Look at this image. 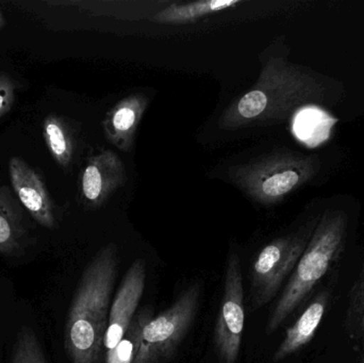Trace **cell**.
<instances>
[{"instance_id": "6da1fadb", "label": "cell", "mask_w": 364, "mask_h": 363, "mask_svg": "<svg viewBox=\"0 0 364 363\" xmlns=\"http://www.w3.org/2000/svg\"><path fill=\"white\" fill-rule=\"evenodd\" d=\"M343 97V85L333 77L293 63L287 53H275L263 61L254 87L224 111L220 125H273L304 108H333Z\"/></svg>"}, {"instance_id": "7a4b0ae2", "label": "cell", "mask_w": 364, "mask_h": 363, "mask_svg": "<svg viewBox=\"0 0 364 363\" xmlns=\"http://www.w3.org/2000/svg\"><path fill=\"white\" fill-rule=\"evenodd\" d=\"M117 270V246L110 243L96 254L83 272L68 310L64 335L72 363H105V340Z\"/></svg>"}, {"instance_id": "3957f363", "label": "cell", "mask_w": 364, "mask_h": 363, "mask_svg": "<svg viewBox=\"0 0 364 363\" xmlns=\"http://www.w3.org/2000/svg\"><path fill=\"white\" fill-rule=\"evenodd\" d=\"M329 200L328 204H323L311 239L269 315L267 335L275 332L294 313L343 251L355 206L348 204V197Z\"/></svg>"}, {"instance_id": "277c9868", "label": "cell", "mask_w": 364, "mask_h": 363, "mask_svg": "<svg viewBox=\"0 0 364 363\" xmlns=\"http://www.w3.org/2000/svg\"><path fill=\"white\" fill-rule=\"evenodd\" d=\"M322 170L321 156L282 149L235 166L230 178L255 202L271 206L314 180Z\"/></svg>"}, {"instance_id": "5b68a950", "label": "cell", "mask_w": 364, "mask_h": 363, "mask_svg": "<svg viewBox=\"0 0 364 363\" xmlns=\"http://www.w3.org/2000/svg\"><path fill=\"white\" fill-rule=\"evenodd\" d=\"M323 204L324 200L322 204L316 205L314 211L294 232L272 241L257 256L250 273L252 311L269 304L277 296L287 277L292 274L316 229Z\"/></svg>"}, {"instance_id": "8992f818", "label": "cell", "mask_w": 364, "mask_h": 363, "mask_svg": "<svg viewBox=\"0 0 364 363\" xmlns=\"http://www.w3.org/2000/svg\"><path fill=\"white\" fill-rule=\"evenodd\" d=\"M201 290L199 281L192 283L166 310L147 321L134 363H166L176 354L198 313Z\"/></svg>"}, {"instance_id": "52a82bcc", "label": "cell", "mask_w": 364, "mask_h": 363, "mask_svg": "<svg viewBox=\"0 0 364 363\" xmlns=\"http://www.w3.org/2000/svg\"><path fill=\"white\" fill-rule=\"evenodd\" d=\"M245 308L241 260L231 251L225 270L224 291L214 327L213 341L222 363H237L241 351Z\"/></svg>"}, {"instance_id": "ba28073f", "label": "cell", "mask_w": 364, "mask_h": 363, "mask_svg": "<svg viewBox=\"0 0 364 363\" xmlns=\"http://www.w3.org/2000/svg\"><path fill=\"white\" fill-rule=\"evenodd\" d=\"M146 281L144 260L136 259L124 276L111 304L105 349L112 351L127 332L134 315L138 313Z\"/></svg>"}, {"instance_id": "9c48e42d", "label": "cell", "mask_w": 364, "mask_h": 363, "mask_svg": "<svg viewBox=\"0 0 364 363\" xmlns=\"http://www.w3.org/2000/svg\"><path fill=\"white\" fill-rule=\"evenodd\" d=\"M11 185L19 204L43 227L55 225V205L40 173L21 158H11L9 162Z\"/></svg>"}, {"instance_id": "30bf717a", "label": "cell", "mask_w": 364, "mask_h": 363, "mask_svg": "<svg viewBox=\"0 0 364 363\" xmlns=\"http://www.w3.org/2000/svg\"><path fill=\"white\" fill-rule=\"evenodd\" d=\"M127 180L125 166L119 156L106 151L87 160L80 178L81 195L90 207L102 206Z\"/></svg>"}, {"instance_id": "8fae6325", "label": "cell", "mask_w": 364, "mask_h": 363, "mask_svg": "<svg viewBox=\"0 0 364 363\" xmlns=\"http://www.w3.org/2000/svg\"><path fill=\"white\" fill-rule=\"evenodd\" d=\"M147 106L146 96L134 94L119 102L104 121L107 138L123 151H129L134 134Z\"/></svg>"}, {"instance_id": "7c38bea8", "label": "cell", "mask_w": 364, "mask_h": 363, "mask_svg": "<svg viewBox=\"0 0 364 363\" xmlns=\"http://www.w3.org/2000/svg\"><path fill=\"white\" fill-rule=\"evenodd\" d=\"M328 300V292L322 291L308 305L299 320L287 330L284 340L274 353V362L290 357L312 340L324 317Z\"/></svg>"}, {"instance_id": "4fadbf2b", "label": "cell", "mask_w": 364, "mask_h": 363, "mask_svg": "<svg viewBox=\"0 0 364 363\" xmlns=\"http://www.w3.org/2000/svg\"><path fill=\"white\" fill-rule=\"evenodd\" d=\"M27 238L23 213L10 190L0 187V254H15Z\"/></svg>"}, {"instance_id": "5bb4252c", "label": "cell", "mask_w": 364, "mask_h": 363, "mask_svg": "<svg viewBox=\"0 0 364 363\" xmlns=\"http://www.w3.org/2000/svg\"><path fill=\"white\" fill-rule=\"evenodd\" d=\"M240 4V0H203L191 4H172L160 11L155 19L168 23H188L211 13L228 10Z\"/></svg>"}, {"instance_id": "9a60e30c", "label": "cell", "mask_w": 364, "mask_h": 363, "mask_svg": "<svg viewBox=\"0 0 364 363\" xmlns=\"http://www.w3.org/2000/svg\"><path fill=\"white\" fill-rule=\"evenodd\" d=\"M43 136L55 161L62 168H68L72 162L74 143L65 121L55 115H48L43 123Z\"/></svg>"}, {"instance_id": "2e32d148", "label": "cell", "mask_w": 364, "mask_h": 363, "mask_svg": "<svg viewBox=\"0 0 364 363\" xmlns=\"http://www.w3.org/2000/svg\"><path fill=\"white\" fill-rule=\"evenodd\" d=\"M151 317L154 313L151 307L140 309L119 345L112 351L107 352L105 363H134L140 349L143 327Z\"/></svg>"}, {"instance_id": "e0dca14e", "label": "cell", "mask_w": 364, "mask_h": 363, "mask_svg": "<svg viewBox=\"0 0 364 363\" xmlns=\"http://www.w3.org/2000/svg\"><path fill=\"white\" fill-rule=\"evenodd\" d=\"M11 363H47L31 328L23 327L17 335Z\"/></svg>"}, {"instance_id": "ac0fdd59", "label": "cell", "mask_w": 364, "mask_h": 363, "mask_svg": "<svg viewBox=\"0 0 364 363\" xmlns=\"http://www.w3.org/2000/svg\"><path fill=\"white\" fill-rule=\"evenodd\" d=\"M16 96V83L6 74H0V119L12 108Z\"/></svg>"}, {"instance_id": "d6986e66", "label": "cell", "mask_w": 364, "mask_h": 363, "mask_svg": "<svg viewBox=\"0 0 364 363\" xmlns=\"http://www.w3.org/2000/svg\"><path fill=\"white\" fill-rule=\"evenodd\" d=\"M364 313V272L358 283L352 292L350 300V317L352 320H359Z\"/></svg>"}, {"instance_id": "ffe728a7", "label": "cell", "mask_w": 364, "mask_h": 363, "mask_svg": "<svg viewBox=\"0 0 364 363\" xmlns=\"http://www.w3.org/2000/svg\"><path fill=\"white\" fill-rule=\"evenodd\" d=\"M4 23H6V21H4V14H2L1 11H0V30L4 28Z\"/></svg>"}]
</instances>
